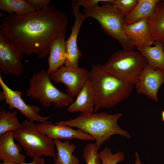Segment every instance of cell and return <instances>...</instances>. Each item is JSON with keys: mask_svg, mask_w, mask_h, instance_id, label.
Returning <instances> with one entry per match:
<instances>
[{"mask_svg": "<svg viewBox=\"0 0 164 164\" xmlns=\"http://www.w3.org/2000/svg\"><path fill=\"white\" fill-rule=\"evenodd\" d=\"M67 25L65 14L50 4L26 15L13 13L3 18L0 35L23 54L35 53L43 59L52 41L66 33Z\"/></svg>", "mask_w": 164, "mask_h": 164, "instance_id": "1", "label": "cell"}, {"mask_svg": "<svg viewBox=\"0 0 164 164\" xmlns=\"http://www.w3.org/2000/svg\"><path fill=\"white\" fill-rule=\"evenodd\" d=\"M89 72V79L95 97L93 113L101 108L112 107L127 99L134 84L124 80L105 71L102 64H93Z\"/></svg>", "mask_w": 164, "mask_h": 164, "instance_id": "2", "label": "cell"}, {"mask_svg": "<svg viewBox=\"0 0 164 164\" xmlns=\"http://www.w3.org/2000/svg\"><path fill=\"white\" fill-rule=\"evenodd\" d=\"M122 115L120 113L110 114L103 111L92 114L80 113L74 118L60 121L55 124L76 128L90 134L94 138V143L99 149L102 144L113 135L130 138V134L118 124Z\"/></svg>", "mask_w": 164, "mask_h": 164, "instance_id": "3", "label": "cell"}, {"mask_svg": "<svg viewBox=\"0 0 164 164\" xmlns=\"http://www.w3.org/2000/svg\"><path fill=\"white\" fill-rule=\"evenodd\" d=\"M99 5L84 8L83 13L88 17L96 20L107 34L117 40L125 50H134L135 47L126 36L123 29L125 16L112 3H102Z\"/></svg>", "mask_w": 164, "mask_h": 164, "instance_id": "4", "label": "cell"}, {"mask_svg": "<svg viewBox=\"0 0 164 164\" xmlns=\"http://www.w3.org/2000/svg\"><path fill=\"white\" fill-rule=\"evenodd\" d=\"M147 64L138 51L122 49L113 53L102 67L106 72L135 84Z\"/></svg>", "mask_w": 164, "mask_h": 164, "instance_id": "5", "label": "cell"}, {"mask_svg": "<svg viewBox=\"0 0 164 164\" xmlns=\"http://www.w3.org/2000/svg\"><path fill=\"white\" fill-rule=\"evenodd\" d=\"M25 94L38 100L46 108L50 107L53 104L57 108L67 107L74 101L73 97L62 92L54 86L50 74L45 70L32 75Z\"/></svg>", "mask_w": 164, "mask_h": 164, "instance_id": "6", "label": "cell"}, {"mask_svg": "<svg viewBox=\"0 0 164 164\" xmlns=\"http://www.w3.org/2000/svg\"><path fill=\"white\" fill-rule=\"evenodd\" d=\"M22 124V128L13 135L26 155L32 158L44 155L55 159L54 140L40 131L34 121L26 119Z\"/></svg>", "mask_w": 164, "mask_h": 164, "instance_id": "7", "label": "cell"}, {"mask_svg": "<svg viewBox=\"0 0 164 164\" xmlns=\"http://www.w3.org/2000/svg\"><path fill=\"white\" fill-rule=\"evenodd\" d=\"M0 85L2 91L0 92V101L5 100L9 108H16L28 120L41 122L48 120L52 115L43 117L40 115L39 108L35 105L27 104L22 98L21 92L17 90H13L5 83L0 76Z\"/></svg>", "mask_w": 164, "mask_h": 164, "instance_id": "8", "label": "cell"}, {"mask_svg": "<svg viewBox=\"0 0 164 164\" xmlns=\"http://www.w3.org/2000/svg\"><path fill=\"white\" fill-rule=\"evenodd\" d=\"M51 80L61 83L67 87V94L76 97L86 82L89 79V72L83 67L74 68L64 66L50 74Z\"/></svg>", "mask_w": 164, "mask_h": 164, "instance_id": "9", "label": "cell"}, {"mask_svg": "<svg viewBox=\"0 0 164 164\" xmlns=\"http://www.w3.org/2000/svg\"><path fill=\"white\" fill-rule=\"evenodd\" d=\"M77 0L72 2V12L74 17V22L71 27L70 35L66 41V59L64 66L74 68L79 67V60L81 58L82 53L79 49L77 39L81 26L87 16L80 10Z\"/></svg>", "mask_w": 164, "mask_h": 164, "instance_id": "10", "label": "cell"}, {"mask_svg": "<svg viewBox=\"0 0 164 164\" xmlns=\"http://www.w3.org/2000/svg\"><path fill=\"white\" fill-rule=\"evenodd\" d=\"M23 54L0 35V69L2 73L21 75L24 69Z\"/></svg>", "mask_w": 164, "mask_h": 164, "instance_id": "11", "label": "cell"}, {"mask_svg": "<svg viewBox=\"0 0 164 164\" xmlns=\"http://www.w3.org/2000/svg\"><path fill=\"white\" fill-rule=\"evenodd\" d=\"M164 82V71L153 69L147 64L134 84L138 94H144L157 101L158 91Z\"/></svg>", "mask_w": 164, "mask_h": 164, "instance_id": "12", "label": "cell"}, {"mask_svg": "<svg viewBox=\"0 0 164 164\" xmlns=\"http://www.w3.org/2000/svg\"><path fill=\"white\" fill-rule=\"evenodd\" d=\"M36 124L40 131L53 140L70 141L77 139L83 141L94 140L92 136L80 129H75L68 126L56 125L48 120Z\"/></svg>", "mask_w": 164, "mask_h": 164, "instance_id": "13", "label": "cell"}, {"mask_svg": "<svg viewBox=\"0 0 164 164\" xmlns=\"http://www.w3.org/2000/svg\"><path fill=\"white\" fill-rule=\"evenodd\" d=\"M123 29L126 36L135 48L155 44L150 33L147 19L130 25H125Z\"/></svg>", "mask_w": 164, "mask_h": 164, "instance_id": "14", "label": "cell"}, {"mask_svg": "<svg viewBox=\"0 0 164 164\" xmlns=\"http://www.w3.org/2000/svg\"><path fill=\"white\" fill-rule=\"evenodd\" d=\"M13 132L0 135V159L19 163L25 162L26 156L20 153L22 147L14 142Z\"/></svg>", "mask_w": 164, "mask_h": 164, "instance_id": "15", "label": "cell"}, {"mask_svg": "<svg viewBox=\"0 0 164 164\" xmlns=\"http://www.w3.org/2000/svg\"><path fill=\"white\" fill-rule=\"evenodd\" d=\"M76 97V99L67 107L68 112L91 114L94 113L95 104V94L89 79L85 83Z\"/></svg>", "mask_w": 164, "mask_h": 164, "instance_id": "16", "label": "cell"}, {"mask_svg": "<svg viewBox=\"0 0 164 164\" xmlns=\"http://www.w3.org/2000/svg\"><path fill=\"white\" fill-rule=\"evenodd\" d=\"M66 33L61 34L50 44L48 58V73L50 74L64 66L66 59Z\"/></svg>", "mask_w": 164, "mask_h": 164, "instance_id": "17", "label": "cell"}, {"mask_svg": "<svg viewBox=\"0 0 164 164\" xmlns=\"http://www.w3.org/2000/svg\"><path fill=\"white\" fill-rule=\"evenodd\" d=\"M153 40L164 45V0H160L151 15L147 19Z\"/></svg>", "mask_w": 164, "mask_h": 164, "instance_id": "18", "label": "cell"}, {"mask_svg": "<svg viewBox=\"0 0 164 164\" xmlns=\"http://www.w3.org/2000/svg\"><path fill=\"white\" fill-rule=\"evenodd\" d=\"M138 52L145 58L148 65L154 70L164 71V45L156 42L153 46L136 47Z\"/></svg>", "mask_w": 164, "mask_h": 164, "instance_id": "19", "label": "cell"}, {"mask_svg": "<svg viewBox=\"0 0 164 164\" xmlns=\"http://www.w3.org/2000/svg\"><path fill=\"white\" fill-rule=\"evenodd\" d=\"M160 0H138L131 12L125 17L126 25H130L144 19H148L153 12Z\"/></svg>", "mask_w": 164, "mask_h": 164, "instance_id": "20", "label": "cell"}, {"mask_svg": "<svg viewBox=\"0 0 164 164\" xmlns=\"http://www.w3.org/2000/svg\"><path fill=\"white\" fill-rule=\"evenodd\" d=\"M53 140L57 151L53 164H79V159L73 154L76 148L75 144H70L69 141Z\"/></svg>", "mask_w": 164, "mask_h": 164, "instance_id": "21", "label": "cell"}, {"mask_svg": "<svg viewBox=\"0 0 164 164\" xmlns=\"http://www.w3.org/2000/svg\"><path fill=\"white\" fill-rule=\"evenodd\" d=\"M0 9L6 12L9 15H26L36 10L27 0H0Z\"/></svg>", "mask_w": 164, "mask_h": 164, "instance_id": "22", "label": "cell"}, {"mask_svg": "<svg viewBox=\"0 0 164 164\" xmlns=\"http://www.w3.org/2000/svg\"><path fill=\"white\" fill-rule=\"evenodd\" d=\"M17 110L13 112L1 110L0 111V135L9 131L14 132L22 128L17 117Z\"/></svg>", "mask_w": 164, "mask_h": 164, "instance_id": "23", "label": "cell"}, {"mask_svg": "<svg viewBox=\"0 0 164 164\" xmlns=\"http://www.w3.org/2000/svg\"><path fill=\"white\" fill-rule=\"evenodd\" d=\"M98 154L101 164H117L125 159L123 152L118 151L113 154L111 149L108 147L105 148Z\"/></svg>", "mask_w": 164, "mask_h": 164, "instance_id": "24", "label": "cell"}, {"mask_svg": "<svg viewBox=\"0 0 164 164\" xmlns=\"http://www.w3.org/2000/svg\"><path fill=\"white\" fill-rule=\"evenodd\" d=\"M98 149L95 143H89L84 147L83 151V158L86 164H101Z\"/></svg>", "mask_w": 164, "mask_h": 164, "instance_id": "25", "label": "cell"}, {"mask_svg": "<svg viewBox=\"0 0 164 164\" xmlns=\"http://www.w3.org/2000/svg\"><path fill=\"white\" fill-rule=\"evenodd\" d=\"M138 0H113L112 4L125 16L133 9Z\"/></svg>", "mask_w": 164, "mask_h": 164, "instance_id": "26", "label": "cell"}, {"mask_svg": "<svg viewBox=\"0 0 164 164\" xmlns=\"http://www.w3.org/2000/svg\"><path fill=\"white\" fill-rule=\"evenodd\" d=\"M113 0H77L80 7L85 8L92 7L99 5V3L109 2L112 3Z\"/></svg>", "mask_w": 164, "mask_h": 164, "instance_id": "27", "label": "cell"}, {"mask_svg": "<svg viewBox=\"0 0 164 164\" xmlns=\"http://www.w3.org/2000/svg\"><path fill=\"white\" fill-rule=\"evenodd\" d=\"M36 10L45 9L50 5V0H27Z\"/></svg>", "mask_w": 164, "mask_h": 164, "instance_id": "28", "label": "cell"}, {"mask_svg": "<svg viewBox=\"0 0 164 164\" xmlns=\"http://www.w3.org/2000/svg\"><path fill=\"white\" fill-rule=\"evenodd\" d=\"M21 164H46L43 158L41 157L33 158L32 161L29 163L22 162Z\"/></svg>", "mask_w": 164, "mask_h": 164, "instance_id": "29", "label": "cell"}, {"mask_svg": "<svg viewBox=\"0 0 164 164\" xmlns=\"http://www.w3.org/2000/svg\"><path fill=\"white\" fill-rule=\"evenodd\" d=\"M135 161L134 164H142V163L140 157L138 153L136 152L135 154Z\"/></svg>", "mask_w": 164, "mask_h": 164, "instance_id": "30", "label": "cell"}, {"mask_svg": "<svg viewBox=\"0 0 164 164\" xmlns=\"http://www.w3.org/2000/svg\"><path fill=\"white\" fill-rule=\"evenodd\" d=\"M0 164H21L20 163L12 162L9 161H3L0 163Z\"/></svg>", "mask_w": 164, "mask_h": 164, "instance_id": "31", "label": "cell"}, {"mask_svg": "<svg viewBox=\"0 0 164 164\" xmlns=\"http://www.w3.org/2000/svg\"><path fill=\"white\" fill-rule=\"evenodd\" d=\"M162 120L163 121H164V110L162 112Z\"/></svg>", "mask_w": 164, "mask_h": 164, "instance_id": "32", "label": "cell"}]
</instances>
